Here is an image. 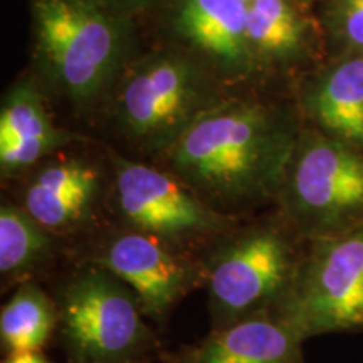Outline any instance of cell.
Segmentation results:
<instances>
[{
  "label": "cell",
  "instance_id": "cell-2",
  "mask_svg": "<svg viewBox=\"0 0 363 363\" xmlns=\"http://www.w3.org/2000/svg\"><path fill=\"white\" fill-rule=\"evenodd\" d=\"M38 57L49 81L72 103L101 96L130 43L121 12L98 0H30Z\"/></svg>",
  "mask_w": 363,
  "mask_h": 363
},
{
  "label": "cell",
  "instance_id": "cell-7",
  "mask_svg": "<svg viewBox=\"0 0 363 363\" xmlns=\"http://www.w3.org/2000/svg\"><path fill=\"white\" fill-rule=\"evenodd\" d=\"M294 269L291 249L271 227H257L220 247L207 269L219 326L266 315L267 306L284 298Z\"/></svg>",
  "mask_w": 363,
  "mask_h": 363
},
{
  "label": "cell",
  "instance_id": "cell-14",
  "mask_svg": "<svg viewBox=\"0 0 363 363\" xmlns=\"http://www.w3.org/2000/svg\"><path fill=\"white\" fill-rule=\"evenodd\" d=\"M308 110L331 138L363 150V54L343 59L318 79Z\"/></svg>",
  "mask_w": 363,
  "mask_h": 363
},
{
  "label": "cell",
  "instance_id": "cell-22",
  "mask_svg": "<svg viewBox=\"0 0 363 363\" xmlns=\"http://www.w3.org/2000/svg\"><path fill=\"white\" fill-rule=\"evenodd\" d=\"M246 2H247V4H249V2H251V0H246Z\"/></svg>",
  "mask_w": 363,
  "mask_h": 363
},
{
  "label": "cell",
  "instance_id": "cell-10",
  "mask_svg": "<svg viewBox=\"0 0 363 363\" xmlns=\"http://www.w3.org/2000/svg\"><path fill=\"white\" fill-rule=\"evenodd\" d=\"M67 140L69 136L54 125L33 81H19L7 91L0 108V169L4 175L29 169Z\"/></svg>",
  "mask_w": 363,
  "mask_h": 363
},
{
  "label": "cell",
  "instance_id": "cell-18",
  "mask_svg": "<svg viewBox=\"0 0 363 363\" xmlns=\"http://www.w3.org/2000/svg\"><path fill=\"white\" fill-rule=\"evenodd\" d=\"M330 16L338 39L363 52V0H333Z\"/></svg>",
  "mask_w": 363,
  "mask_h": 363
},
{
  "label": "cell",
  "instance_id": "cell-21",
  "mask_svg": "<svg viewBox=\"0 0 363 363\" xmlns=\"http://www.w3.org/2000/svg\"><path fill=\"white\" fill-rule=\"evenodd\" d=\"M89 363H108V362H89Z\"/></svg>",
  "mask_w": 363,
  "mask_h": 363
},
{
  "label": "cell",
  "instance_id": "cell-5",
  "mask_svg": "<svg viewBox=\"0 0 363 363\" xmlns=\"http://www.w3.org/2000/svg\"><path fill=\"white\" fill-rule=\"evenodd\" d=\"M212 104L208 81L192 59L158 52L136 62L125 78L118 118L131 140L165 152Z\"/></svg>",
  "mask_w": 363,
  "mask_h": 363
},
{
  "label": "cell",
  "instance_id": "cell-3",
  "mask_svg": "<svg viewBox=\"0 0 363 363\" xmlns=\"http://www.w3.org/2000/svg\"><path fill=\"white\" fill-rule=\"evenodd\" d=\"M279 320L305 340L363 326V222L313 239L281 299Z\"/></svg>",
  "mask_w": 363,
  "mask_h": 363
},
{
  "label": "cell",
  "instance_id": "cell-1",
  "mask_svg": "<svg viewBox=\"0 0 363 363\" xmlns=\"http://www.w3.org/2000/svg\"><path fill=\"white\" fill-rule=\"evenodd\" d=\"M298 140L261 103L212 104L165 150L172 170L211 206L242 207L281 194Z\"/></svg>",
  "mask_w": 363,
  "mask_h": 363
},
{
  "label": "cell",
  "instance_id": "cell-11",
  "mask_svg": "<svg viewBox=\"0 0 363 363\" xmlns=\"http://www.w3.org/2000/svg\"><path fill=\"white\" fill-rule=\"evenodd\" d=\"M99 172L81 158L45 165L27 185L24 207L51 233L72 229L83 222L96 202Z\"/></svg>",
  "mask_w": 363,
  "mask_h": 363
},
{
  "label": "cell",
  "instance_id": "cell-8",
  "mask_svg": "<svg viewBox=\"0 0 363 363\" xmlns=\"http://www.w3.org/2000/svg\"><path fill=\"white\" fill-rule=\"evenodd\" d=\"M116 201L126 222L170 246L224 230L225 220L179 177L115 155Z\"/></svg>",
  "mask_w": 363,
  "mask_h": 363
},
{
  "label": "cell",
  "instance_id": "cell-16",
  "mask_svg": "<svg viewBox=\"0 0 363 363\" xmlns=\"http://www.w3.org/2000/svg\"><path fill=\"white\" fill-rule=\"evenodd\" d=\"M247 40L254 61H286L303 49L305 22L289 0H251Z\"/></svg>",
  "mask_w": 363,
  "mask_h": 363
},
{
  "label": "cell",
  "instance_id": "cell-12",
  "mask_svg": "<svg viewBox=\"0 0 363 363\" xmlns=\"http://www.w3.org/2000/svg\"><path fill=\"white\" fill-rule=\"evenodd\" d=\"M177 29L203 56L230 71L254 65L246 0H177Z\"/></svg>",
  "mask_w": 363,
  "mask_h": 363
},
{
  "label": "cell",
  "instance_id": "cell-20",
  "mask_svg": "<svg viewBox=\"0 0 363 363\" xmlns=\"http://www.w3.org/2000/svg\"><path fill=\"white\" fill-rule=\"evenodd\" d=\"M2 363H51L44 358L39 352H22V353H9V357Z\"/></svg>",
  "mask_w": 363,
  "mask_h": 363
},
{
  "label": "cell",
  "instance_id": "cell-6",
  "mask_svg": "<svg viewBox=\"0 0 363 363\" xmlns=\"http://www.w3.org/2000/svg\"><path fill=\"white\" fill-rule=\"evenodd\" d=\"M140 310L135 293L99 264L79 271L57 306L62 335L81 363H130L150 338Z\"/></svg>",
  "mask_w": 363,
  "mask_h": 363
},
{
  "label": "cell",
  "instance_id": "cell-15",
  "mask_svg": "<svg viewBox=\"0 0 363 363\" xmlns=\"http://www.w3.org/2000/svg\"><path fill=\"white\" fill-rule=\"evenodd\" d=\"M57 323L52 299L38 284H22L0 311V340L9 353L39 352Z\"/></svg>",
  "mask_w": 363,
  "mask_h": 363
},
{
  "label": "cell",
  "instance_id": "cell-4",
  "mask_svg": "<svg viewBox=\"0 0 363 363\" xmlns=\"http://www.w3.org/2000/svg\"><path fill=\"white\" fill-rule=\"evenodd\" d=\"M281 194L308 238L352 229L363 222V150L331 136L298 142Z\"/></svg>",
  "mask_w": 363,
  "mask_h": 363
},
{
  "label": "cell",
  "instance_id": "cell-17",
  "mask_svg": "<svg viewBox=\"0 0 363 363\" xmlns=\"http://www.w3.org/2000/svg\"><path fill=\"white\" fill-rule=\"evenodd\" d=\"M54 247L52 233L24 207L2 203L0 208V271L21 278L48 261Z\"/></svg>",
  "mask_w": 363,
  "mask_h": 363
},
{
  "label": "cell",
  "instance_id": "cell-19",
  "mask_svg": "<svg viewBox=\"0 0 363 363\" xmlns=\"http://www.w3.org/2000/svg\"><path fill=\"white\" fill-rule=\"evenodd\" d=\"M98 2L104 4V6L115 9V11L125 13L128 11H133V9H140L152 4L153 0H98Z\"/></svg>",
  "mask_w": 363,
  "mask_h": 363
},
{
  "label": "cell",
  "instance_id": "cell-9",
  "mask_svg": "<svg viewBox=\"0 0 363 363\" xmlns=\"http://www.w3.org/2000/svg\"><path fill=\"white\" fill-rule=\"evenodd\" d=\"M96 264L123 281L152 318L167 315L195 281V267L174 246L140 230L111 239Z\"/></svg>",
  "mask_w": 363,
  "mask_h": 363
},
{
  "label": "cell",
  "instance_id": "cell-13",
  "mask_svg": "<svg viewBox=\"0 0 363 363\" xmlns=\"http://www.w3.org/2000/svg\"><path fill=\"white\" fill-rule=\"evenodd\" d=\"M301 342L278 316L257 315L217 326L185 363H303Z\"/></svg>",
  "mask_w": 363,
  "mask_h": 363
}]
</instances>
